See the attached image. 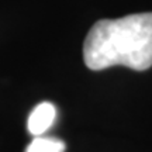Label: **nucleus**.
Here are the masks:
<instances>
[{"mask_svg":"<svg viewBox=\"0 0 152 152\" xmlns=\"http://www.w3.org/2000/svg\"><path fill=\"white\" fill-rule=\"evenodd\" d=\"M83 61L89 69L123 65L134 71L152 66V13L99 20L87 33Z\"/></svg>","mask_w":152,"mask_h":152,"instance_id":"1","label":"nucleus"},{"mask_svg":"<svg viewBox=\"0 0 152 152\" xmlns=\"http://www.w3.org/2000/svg\"><path fill=\"white\" fill-rule=\"evenodd\" d=\"M56 118V109L52 103L42 102L31 111L27 121V128L30 134L35 137L42 135L45 131L49 130V127L54 124Z\"/></svg>","mask_w":152,"mask_h":152,"instance_id":"2","label":"nucleus"},{"mask_svg":"<svg viewBox=\"0 0 152 152\" xmlns=\"http://www.w3.org/2000/svg\"><path fill=\"white\" fill-rule=\"evenodd\" d=\"M65 142L54 137H37L28 144L24 152H65Z\"/></svg>","mask_w":152,"mask_h":152,"instance_id":"3","label":"nucleus"}]
</instances>
